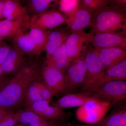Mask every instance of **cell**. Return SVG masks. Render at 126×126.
I'll use <instances>...</instances> for the list:
<instances>
[{"label": "cell", "mask_w": 126, "mask_h": 126, "mask_svg": "<svg viewBox=\"0 0 126 126\" xmlns=\"http://www.w3.org/2000/svg\"><path fill=\"white\" fill-rule=\"evenodd\" d=\"M92 97L83 94H68L59 99L55 106L62 109L75 107H79L85 104Z\"/></svg>", "instance_id": "18"}, {"label": "cell", "mask_w": 126, "mask_h": 126, "mask_svg": "<svg viewBox=\"0 0 126 126\" xmlns=\"http://www.w3.org/2000/svg\"><path fill=\"white\" fill-rule=\"evenodd\" d=\"M53 0H29L27 1L26 9L32 16L41 14L47 11L53 2Z\"/></svg>", "instance_id": "25"}, {"label": "cell", "mask_w": 126, "mask_h": 126, "mask_svg": "<svg viewBox=\"0 0 126 126\" xmlns=\"http://www.w3.org/2000/svg\"><path fill=\"white\" fill-rule=\"evenodd\" d=\"M66 16L54 10H47L32 16L28 29L36 27L45 31H49L65 23Z\"/></svg>", "instance_id": "8"}, {"label": "cell", "mask_w": 126, "mask_h": 126, "mask_svg": "<svg viewBox=\"0 0 126 126\" xmlns=\"http://www.w3.org/2000/svg\"><path fill=\"white\" fill-rule=\"evenodd\" d=\"M29 29L30 31L28 34L35 45L37 56H39L45 51L48 37L51 31L34 27H30Z\"/></svg>", "instance_id": "21"}, {"label": "cell", "mask_w": 126, "mask_h": 126, "mask_svg": "<svg viewBox=\"0 0 126 126\" xmlns=\"http://www.w3.org/2000/svg\"><path fill=\"white\" fill-rule=\"evenodd\" d=\"M69 34L63 30L50 31L46 48V59L49 58L55 50L65 44Z\"/></svg>", "instance_id": "19"}, {"label": "cell", "mask_w": 126, "mask_h": 126, "mask_svg": "<svg viewBox=\"0 0 126 126\" xmlns=\"http://www.w3.org/2000/svg\"><path fill=\"white\" fill-rule=\"evenodd\" d=\"M9 80L5 76L0 78V91L7 84Z\"/></svg>", "instance_id": "33"}, {"label": "cell", "mask_w": 126, "mask_h": 126, "mask_svg": "<svg viewBox=\"0 0 126 126\" xmlns=\"http://www.w3.org/2000/svg\"><path fill=\"white\" fill-rule=\"evenodd\" d=\"M94 48L97 50L99 60L106 70L126 59V49H124L117 47Z\"/></svg>", "instance_id": "12"}, {"label": "cell", "mask_w": 126, "mask_h": 126, "mask_svg": "<svg viewBox=\"0 0 126 126\" xmlns=\"http://www.w3.org/2000/svg\"><path fill=\"white\" fill-rule=\"evenodd\" d=\"M40 73L38 63H25L0 91V107L8 110L20 104L27 89L37 79Z\"/></svg>", "instance_id": "1"}, {"label": "cell", "mask_w": 126, "mask_h": 126, "mask_svg": "<svg viewBox=\"0 0 126 126\" xmlns=\"http://www.w3.org/2000/svg\"><path fill=\"white\" fill-rule=\"evenodd\" d=\"M109 0H80V5L93 14L101 9L107 7L110 2Z\"/></svg>", "instance_id": "26"}, {"label": "cell", "mask_w": 126, "mask_h": 126, "mask_svg": "<svg viewBox=\"0 0 126 126\" xmlns=\"http://www.w3.org/2000/svg\"><path fill=\"white\" fill-rule=\"evenodd\" d=\"M70 64L66 50L65 44L59 47L49 58L46 59V65L52 66L65 71Z\"/></svg>", "instance_id": "20"}, {"label": "cell", "mask_w": 126, "mask_h": 126, "mask_svg": "<svg viewBox=\"0 0 126 126\" xmlns=\"http://www.w3.org/2000/svg\"><path fill=\"white\" fill-rule=\"evenodd\" d=\"M92 35L82 31L74 32L69 35L65 47L70 63L75 59L84 55Z\"/></svg>", "instance_id": "5"}, {"label": "cell", "mask_w": 126, "mask_h": 126, "mask_svg": "<svg viewBox=\"0 0 126 126\" xmlns=\"http://www.w3.org/2000/svg\"><path fill=\"white\" fill-rule=\"evenodd\" d=\"M93 97L115 103L126 98V81H111L102 85L94 93Z\"/></svg>", "instance_id": "6"}, {"label": "cell", "mask_w": 126, "mask_h": 126, "mask_svg": "<svg viewBox=\"0 0 126 126\" xmlns=\"http://www.w3.org/2000/svg\"><path fill=\"white\" fill-rule=\"evenodd\" d=\"M4 40V39L1 38V37H0V43L2 42V41H3Z\"/></svg>", "instance_id": "38"}, {"label": "cell", "mask_w": 126, "mask_h": 126, "mask_svg": "<svg viewBox=\"0 0 126 126\" xmlns=\"http://www.w3.org/2000/svg\"><path fill=\"white\" fill-rule=\"evenodd\" d=\"M25 55L12 46L11 47L4 61L1 65L5 76L16 73L25 63Z\"/></svg>", "instance_id": "13"}, {"label": "cell", "mask_w": 126, "mask_h": 126, "mask_svg": "<svg viewBox=\"0 0 126 126\" xmlns=\"http://www.w3.org/2000/svg\"><path fill=\"white\" fill-rule=\"evenodd\" d=\"M86 66L85 79L81 88L83 90L94 93L102 85L107 82L105 72L98 57L97 50L88 47L84 54Z\"/></svg>", "instance_id": "3"}, {"label": "cell", "mask_w": 126, "mask_h": 126, "mask_svg": "<svg viewBox=\"0 0 126 126\" xmlns=\"http://www.w3.org/2000/svg\"><path fill=\"white\" fill-rule=\"evenodd\" d=\"M79 4L80 0H61L59 1L60 10L67 16L75 10Z\"/></svg>", "instance_id": "28"}, {"label": "cell", "mask_w": 126, "mask_h": 126, "mask_svg": "<svg viewBox=\"0 0 126 126\" xmlns=\"http://www.w3.org/2000/svg\"><path fill=\"white\" fill-rule=\"evenodd\" d=\"M98 123L101 126H126V109L113 112Z\"/></svg>", "instance_id": "23"}, {"label": "cell", "mask_w": 126, "mask_h": 126, "mask_svg": "<svg viewBox=\"0 0 126 126\" xmlns=\"http://www.w3.org/2000/svg\"><path fill=\"white\" fill-rule=\"evenodd\" d=\"M8 110L0 107V121L6 115Z\"/></svg>", "instance_id": "35"}, {"label": "cell", "mask_w": 126, "mask_h": 126, "mask_svg": "<svg viewBox=\"0 0 126 126\" xmlns=\"http://www.w3.org/2000/svg\"><path fill=\"white\" fill-rule=\"evenodd\" d=\"M21 126V125H18V126Z\"/></svg>", "instance_id": "39"}, {"label": "cell", "mask_w": 126, "mask_h": 126, "mask_svg": "<svg viewBox=\"0 0 126 126\" xmlns=\"http://www.w3.org/2000/svg\"><path fill=\"white\" fill-rule=\"evenodd\" d=\"M5 0H0V21L4 20L3 15V9Z\"/></svg>", "instance_id": "34"}, {"label": "cell", "mask_w": 126, "mask_h": 126, "mask_svg": "<svg viewBox=\"0 0 126 126\" xmlns=\"http://www.w3.org/2000/svg\"><path fill=\"white\" fill-rule=\"evenodd\" d=\"M126 0H110L109 6L115 9L124 11L126 9Z\"/></svg>", "instance_id": "32"}, {"label": "cell", "mask_w": 126, "mask_h": 126, "mask_svg": "<svg viewBox=\"0 0 126 126\" xmlns=\"http://www.w3.org/2000/svg\"><path fill=\"white\" fill-rule=\"evenodd\" d=\"M3 15L5 19L12 21L30 18L25 7L17 0H5Z\"/></svg>", "instance_id": "17"}, {"label": "cell", "mask_w": 126, "mask_h": 126, "mask_svg": "<svg viewBox=\"0 0 126 126\" xmlns=\"http://www.w3.org/2000/svg\"><path fill=\"white\" fill-rule=\"evenodd\" d=\"M93 14L80 5L70 15L66 16L65 23L73 32L82 31L90 26Z\"/></svg>", "instance_id": "11"}, {"label": "cell", "mask_w": 126, "mask_h": 126, "mask_svg": "<svg viewBox=\"0 0 126 126\" xmlns=\"http://www.w3.org/2000/svg\"><path fill=\"white\" fill-rule=\"evenodd\" d=\"M30 18H21L14 21L6 19L0 21V37L4 40L9 39L20 30L28 29Z\"/></svg>", "instance_id": "16"}, {"label": "cell", "mask_w": 126, "mask_h": 126, "mask_svg": "<svg viewBox=\"0 0 126 126\" xmlns=\"http://www.w3.org/2000/svg\"><path fill=\"white\" fill-rule=\"evenodd\" d=\"M24 100L27 106L43 100L35 81L27 89L25 94Z\"/></svg>", "instance_id": "27"}, {"label": "cell", "mask_w": 126, "mask_h": 126, "mask_svg": "<svg viewBox=\"0 0 126 126\" xmlns=\"http://www.w3.org/2000/svg\"><path fill=\"white\" fill-rule=\"evenodd\" d=\"M111 105V102L93 97L77 109L76 117L79 122L87 124H97L104 118Z\"/></svg>", "instance_id": "4"}, {"label": "cell", "mask_w": 126, "mask_h": 126, "mask_svg": "<svg viewBox=\"0 0 126 126\" xmlns=\"http://www.w3.org/2000/svg\"><path fill=\"white\" fill-rule=\"evenodd\" d=\"M5 75L3 73V71L1 68V65H0V78H2V77H5Z\"/></svg>", "instance_id": "37"}, {"label": "cell", "mask_w": 126, "mask_h": 126, "mask_svg": "<svg viewBox=\"0 0 126 126\" xmlns=\"http://www.w3.org/2000/svg\"><path fill=\"white\" fill-rule=\"evenodd\" d=\"M120 33H104L93 35L90 41L95 48L117 47L126 49V38Z\"/></svg>", "instance_id": "10"}, {"label": "cell", "mask_w": 126, "mask_h": 126, "mask_svg": "<svg viewBox=\"0 0 126 126\" xmlns=\"http://www.w3.org/2000/svg\"><path fill=\"white\" fill-rule=\"evenodd\" d=\"M35 83L39 90L43 100L50 102L56 94L44 82L35 81Z\"/></svg>", "instance_id": "29"}, {"label": "cell", "mask_w": 126, "mask_h": 126, "mask_svg": "<svg viewBox=\"0 0 126 126\" xmlns=\"http://www.w3.org/2000/svg\"><path fill=\"white\" fill-rule=\"evenodd\" d=\"M107 82L125 81L126 79V59L105 72Z\"/></svg>", "instance_id": "24"}, {"label": "cell", "mask_w": 126, "mask_h": 126, "mask_svg": "<svg viewBox=\"0 0 126 126\" xmlns=\"http://www.w3.org/2000/svg\"><path fill=\"white\" fill-rule=\"evenodd\" d=\"M74 126H101L98 123L94 124H87L85 125H78Z\"/></svg>", "instance_id": "36"}, {"label": "cell", "mask_w": 126, "mask_h": 126, "mask_svg": "<svg viewBox=\"0 0 126 126\" xmlns=\"http://www.w3.org/2000/svg\"><path fill=\"white\" fill-rule=\"evenodd\" d=\"M42 75L44 82L56 95L67 92L68 80L65 71L46 65Z\"/></svg>", "instance_id": "7"}, {"label": "cell", "mask_w": 126, "mask_h": 126, "mask_svg": "<svg viewBox=\"0 0 126 126\" xmlns=\"http://www.w3.org/2000/svg\"><path fill=\"white\" fill-rule=\"evenodd\" d=\"M50 102L42 100L28 105L29 110L39 115L42 118L56 119L60 117L63 114V109L56 106L50 105Z\"/></svg>", "instance_id": "15"}, {"label": "cell", "mask_w": 126, "mask_h": 126, "mask_svg": "<svg viewBox=\"0 0 126 126\" xmlns=\"http://www.w3.org/2000/svg\"><path fill=\"white\" fill-rule=\"evenodd\" d=\"M9 39L11 41L12 46L22 54L37 56L34 42L29 34L24 33V30H20Z\"/></svg>", "instance_id": "14"}, {"label": "cell", "mask_w": 126, "mask_h": 126, "mask_svg": "<svg viewBox=\"0 0 126 126\" xmlns=\"http://www.w3.org/2000/svg\"><path fill=\"white\" fill-rule=\"evenodd\" d=\"M66 70L68 80L67 92H71L81 86L84 81L86 72L84 55L72 61Z\"/></svg>", "instance_id": "9"}, {"label": "cell", "mask_w": 126, "mask_h": 126, "mask_svg": "<svg viewBox=\"0 0 126 126\" xmlns=\"http://www.w3.org/2000/svg\"><path fill=\"white\" fill-rule=\"evenodd\" d=\"M15 113L8 111L6 115L0 121V126H15L16 123Z\"/></svg>", "instance_id": "30"}, {"label": "cell", "mask_w": 126, "mask_h": 126, "mask_svg": "<svg viewBox=\"0 0 126 126\" xmlns=\"http://www.w3.org/2000/svg\"><path fill=\"white\" fill-rule=\"evenodd\" d=\"M16 122L29 126H48L46 122L31 110H20L15 113Z\"/></svg>", "instance_id": "22"}, {"label": "cell", "mask_w": 126, "mask_h": 126, "mask_svg": "<svg viewBox=\"0 0 126 126\" xmlns=\"http://www.w3.org/2000/svg\"><path fill=\"white\" fill-rule=\"evenodd\" d=\"M10 48V46L5 42L2 41L0 43V65L4 61Z\"/></svg>", "instance_id": "31"}, {"label": "cell", "mask_w": 126, "mask_h": 126, "mask_svg": "<svg viewBox=\"0 0 126 126\" xmlns=\"http://www.w3.org/2000/svg\"><path fill=\"white\" fill-rule=\"evenodd\" d=\"M123 11L108 6L93 14L90 27L92 35L120 33L126 30V18Z\"/></svg>", "instance_id": "2"}]
</instances>
